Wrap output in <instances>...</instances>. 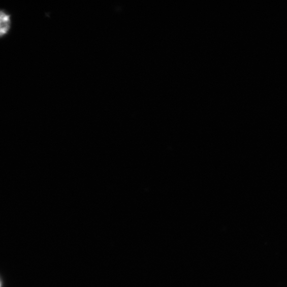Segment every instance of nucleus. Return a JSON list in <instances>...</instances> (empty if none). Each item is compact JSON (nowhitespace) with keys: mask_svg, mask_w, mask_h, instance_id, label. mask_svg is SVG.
Returning <instances> with one entry per match:
<instances>
[{"mask_svg":"<svg viewBox=\"0 0 287 287\" xmlns=\"http://www.w3.org/2000/svg\"><path fill=\"white\" fill-rule=\"evenodd\" d=\"M1 287H5V280L3 274H1Z\"/></svg>","mask_w":287,"mask_h":287,"instance_id":"2","label":"nucleus"},{"mask_svg":"<svg viewBox=\"0 0 287 287\" xmlns=\"http://www.w3.org/2000/svg\"><path fill=\"white\" fill-rule=\"evenodd\" d=\"M10 16L4 10L0 12V36L2 38L9 31L10 27Z\"/></svg>","mask_w":287,"mask_h":287,"instance_id":"1","label":"nucleus"}]
</instances>
